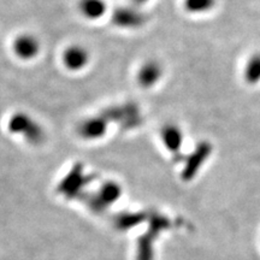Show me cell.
Returning a JSON list of instances; mask_svg holds the SVG:
<instances>
[{"instance_id": "6da1fadb", "label": "cell", "mask_w": 260, "mask_h": 260, "mask_svg": "<svg viewBox=\"0 0 260 260\" xmlns=\"http://www.w3.org/2000/svg\"><path fill=\"white\" fill-rule=\"evenodd\" d=\"M41 41L32 32L23 31L19 32L11 42L12 53L18 60L31 61L40 56Z\"/></svg>"}, {"instance_id": "7a4b0ae2", "label": "cell", "mask_w": 260, "mask_h": 260, "mask_svg": "<svg viewBox=\"0 0 260 260\" xmlns=\"http://www.w3.org/2000/svg\"><path fill=\"white\" fill-rule=\"evenodd\" d=\"M9 128L12 134H19L27 141L38 144L44 138L40 124H38L27 113L18 112L12 115L9 121Z\"/></svg>"}, {"instance_id": "3957f363", "label": "cell", "mask_w": 260, "mask_h": 260, "mask_svg": "<svg viewBox=\"0 0 260 260\" xmlns=\"http://www.w3.org/2000/svg\"><path fill=\"white\" fill-rule=\"evenodd\" d=\"M61 64L70 73H81L90 64L92 54L82 44H70L61 52Z\"/></svg>"}, {"instance_id": "277c9868", "label": "cell", "mask_w": 260, "mask_h": 260, "mask_svg": "<svg viewBox=\"0 0 260 260\" xmlns=\"http://www.w3.org/2000/svg\"><path fill=\"white\" fill-rule=\"evenodd\" d=\"M164 67L157 59H147L136 71V82L141 88L152 89L162 80Z\"/></svg>"}, {"instance_id": "5b68a950", "label": "cell", "mask_w": 260, "mask_h": 260, "mask_svg": "<svg viewBox=\"0 0 260 260\" xmlns=\"http://www.w3.org/2000/svg\"><path fill=\"white\" fill-rule=\"evenodd\" d=\"M160 139L162 145L171 153H178L183 145L184 135L182 129L175 123L165 124L160 130Z\"/></svg>"}, {"instance_id": "8992f818", "label": "cell", "mask_w": 260, "mask_h": 260, "mask_svg": "<svg viewBox=\"0 0 260 260\" xmlns=\"http://www.w3.org/2000/svg\"><path fill=\"white\" fill-rule=\"evenodd\" d=\"M80 15L87 21H99L107 12L106 0H79Z\"/></svg>"}, {"instance_id": "52a82bcc", "label": "cell", "mask_w": 260, "mask_h": 260, "mask_svg": "<svg viewBox=\"0 0 260 260\" xmlns=\"http://www.w3.org/2000/svg\"><path fill=\"white\" fill-rule=\"evenodd\" d=\"M115 23L123 28L139 27L144 22V16L139 11L136 6H129V8L118 9L113 15Z\"/></svg>"}, {"instance_id": "ba28073f", "label": "cell", "mask_w": 260, "mask_h": 260, "mask_svg": "<svg viewBox=\"0 0 260 260\" xmlns=\"http://www.w3.org/2000/svg\"><path fill=\"white\" fill-rule=\"evenodd\" d=\"M79 133L83 139H100L106 133V124L100 118L84 119L79 126Z\"/></svg>"}, {"instance_id": "9c48e42d", "label": "cell", "mask_w": 260, "mask_h": 260, "mask_svg": "<svg viewBox=\"0 0 260 260\" xmlns=\"http://www.w3.org/2000/svg\"><path fill=\"white\" fill-rule=\"evenodd\" d=\"M216 5V0H183V8L193 15L207 14Z\"/></svg>"}, {"instance_id": "30bf717a", "label": "cell", "mask_w": 260, "mask_h": 260, "mask_svg": "<svg viewBox=\"0 0 260 260\" xmlns=\"http://www.w3.org/2000/svg\"><path fill=\"white\" fill-rule=\"evenodd\" d=\"M245 80L248 83H258L260 81V53L249 58L245 68Z\"/></svg>"}, {"instance_id": "8fae6325", "label": "cell", "mask_w": 260, "mask_h": 260, "mask_svg": "<svg viewBox=\"0 0 260 260\" xmlns=\"http://www.w3.org/2000/svg\"><path fill=\"white\" fill-rule=\"evenodd\" d=\"M129 2H130V4H132L133 6H136V8H140V6L147 4L149 0H129Z\"/></svg>"}]
</instances>
